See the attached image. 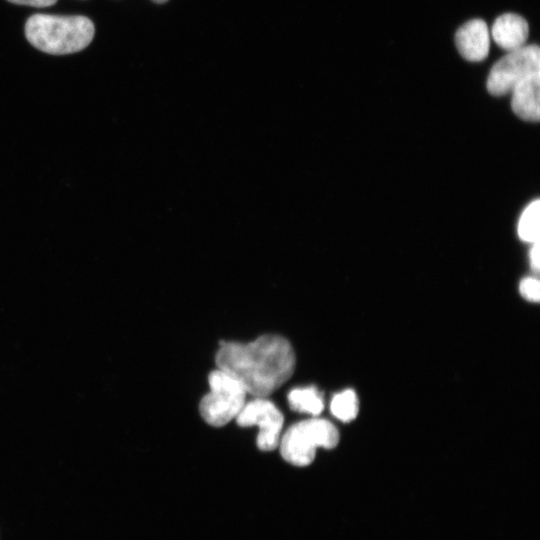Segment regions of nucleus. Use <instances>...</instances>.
<instances>
[{
	"label": "nucleus",
	"mask_w": 540,
	"mask_h": 540,
	"mask_svg": "<svg viewBox=\"0 0 540 540\" xmlns=\"http://www.w3.org/2000/svg\"><path fill=\"white\" fill-rule=\"evenodd\" d=\"M218 369L235 378L255 398H266L293 374L295 354L279 335H263L248 343L221 342Z\"/></svg>",
	"instance_id": "obj_1"
},
{
	"label": "nucleus",
	"mask_w": 540,
	"mask_h": 540,
	"mask_svg": "<svg viewBox=\"0 0 540 540\" xmlns=\"http://www.w3.org/2000/svg\"><path fill=\"white\" fill-rule=\"evenodd\" d=\"M93 22L81 15L34 14L25 25L31 45L53 55L75 53L86 48L94 37Z\"/></svg>",
	"instance_id": "obj_2"
},
{
	"label": "nucleus",
	"mask_w": 540,
	"mask_h": 540,
	"mask_svg": "<svg viewBox=\"0 0 540 540\" xmlns=\"http://www.w3.org/2000/svg\"><path fill=\"white\" fill-rule=\"evenodd\" d=\"M338 442V430L331 422L312 418L290 426L280 438L279 446L288 463L307 466L314 460L318 447L332 449Z\"/></svg>",
	"instance_id": "obj_3"
},
{
	"label": "nucleus",
	"mask_w": 540,
	"mask_h": 540,
	"mask_svg": "<svg viewBox=\"0 0 540 540\" xmlns=\"http://www.w3.org/2000/svg\"><path fill=\"white\" fill-rule=\"evenodd\" d=\"M210 391L201 400L199 411L202 418L220 427L236 418L245 405L247 392L232 376L217 369L208 377Z\"/></svg>",
	"instance_id": "obj_4"
},
{
	"label": "nucleus",
	"mask_w": 540,
	"mask_h": 540,
	"mask_svg": "<svg viewBox=\"0 0 540 540\" xmlns=\"http://www.w3.org/2000/svg\"><path fill=\"white\" fill-rule=\"evenodd\" d=\"M540 72V50L536 44L510 51L491 68L486 87L494 96L510 93L527 76Z\"/></svg>",
	"instance_id": "obj_5"
},
{
	"label": "nucleus",
	"mask_w": 540,
	"mask_h": 540,
	"mask_svg": "<svg viewBox=\"0 0 540 540\" xmlns=\"http://www.w3.org/2000/svg\"><path fill=\"white\" fill-rule=\"evenodd\" d=\"M241 427L257 426V446L263 451H272L279 446L284 417L276 405L266 398H255L245 403L236 417Z\"/></svg>",
	"instance_id": "obj_6"
},
{
	"label": "nucleus",
	"mask_w": 540,
	"mask_h": 540,
	"mask_svg": "<svg viewBox=\"0 0 540 540\" xmlns=\"http://www.w3.org/2000/svg\"><path fill=\"white\" fill-rule=\"evenodd\" d=\"M455 44L460 55L466 60H484L490 47L489 30L485 21L472 19L463 24L455 34Z\"/></svg>",
	"instance_id": "obj_7"
},
{
	"label": "nucleus",
	"mask_w": 540,
	"mask_h": 540,
	"mask_svg": "<svg viewBox=\"0 0 540 540\" xmlns=\"http://www.w3.org/2000/svg\"><path fill=\"white\" fill-rule=\"evenodd\" d=\"M539 88L540 72L527 76L513 88L511 108L519 118L531 122L539 120Z\"/></svg>",
	"instance_id": "obj_8"
},
{
	"label": "nucleus",
	"mask_w": 540,
	"mask_h": 540,
	"mask_svg": "<svg viewBox=\"0 0 540 540\" xmlns=\"http://www.w3.org/2000/svg\"><path fill=\"white\" fill-rule=\"evenodd\" d=\"M491 32L496 44L510 52L524 46L528 37L529 26L522 16L505 13L496 18Z\"/></svg>",
	"instance_id": "obj_9"
},
{
	"label": "nucleus",
	"mask_w": 540,
	"mask_h": 540,
	"mask_svg": "<svg viewBox=\"0 0 540 540\" xmlns=\"http://www.w3.org/2000/svg\"><path fill=\"white\" fill-rule=\"evenodd\" d=\"M287 399L290 408L300 413L316 416L324 408L323 396L314 386L292 389Z\"/></svg>",
	"instance_id": "obj_10"
},
{
	"label": "nucleus",
	"mask_w": 540,
	"mask_h": 540,
	"mask_svg": "<svg viewBox=\"0 0 540 540\" xmlns=\"http://www.w3.org/2000/svg\"><path fill=\"white\" fill-rule=\"evenodd\" d=\"M331 413L343 422L354 420L359 411V400L356 393L347 389L335 394L330 403Z\"/></svg>",
	"instance_id": "obj_11"
},
{
	"label": "nucleus",
	"mask_w": 540,
	"mask_h": 540,
	"mask_svg": "<svg viewBox=\"0 0 540 540\" xmlns=\"http://www.w3.org/2000/svg\"><path fill=\"white\" fill-rule=\"evenodd\" d=\"M539 200L531 202L523 211L518 223L521 240L533 243L539 241Z\"/></svg>",
	"instance_id": "obj_12"
},
{
	"label": "nucleus",
	"mask_w": 540,
	"mask_h": 540,
	"mask_svg": "<svg viewBox=\"0 0 540 540\" xmlns=\"http://www.w3.org/2000/svg\"><path fill=\"white\" fill-rule=\"evenodd\" d=\"M519 291L523 298L530 302H538L540 298V284L537 278L526 277L521 280Z\"/></svg>",
	"instance_id": "obj_13"
},
{
	"label": "nucleus",
	"mask_w": 540,
	"mask_h": 540,
	"mask_svg": "<svg viewBox=\"0 0 540 540\" xmlns=\"http://www.w3.org/2000/svg\"><path fill=\"white\" fill-rule=\"evenodd\" d=\"M14 4L27 5L31 7H48L54 5L57 0H7Z\"/></svg>",
	"instance_id": "obj_14"
},
{
	"label": "nucleus",
	"mask_w": 540,
	"mask_h": 540,
	"mask_svg": "<svg viewBox=\"0 0 540 540\" xmlns=\"http://www.w3.org/2000/svg\"><path fill=\"white\" fill-rule=\"evenodd\" d=\"M539 241H535L532 243V247L530 249V265L531 268L537 273L539 271L540 266V260H539Z\"/></svg>",
	"instance_id": "obj_15"
},
{
	"label": "nucleus",
	"mask_w": 540,
	"mask_h": 540,
	"mask_svg": "<svg viewBox=\"0 0 540 540\" xmlns=\"http://www.w3.org/2000/svg\"><path fill=\"white\" fill-rule=\"evenodd\" d=\"M152 1L155 2V3L161 4V3H164V2H166L168 0H152Z\"/></svg>",
	"instance_id": "obj_16"
}]
</instances>
